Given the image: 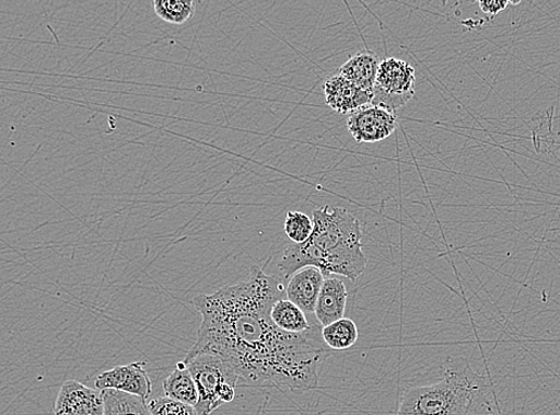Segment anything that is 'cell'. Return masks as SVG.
<instances>
[{
    "instance_id": "4fadbf2b",
    "label": "cell",
    "mask_w": 560,
    "mask_h": 415,
    "mask_svg": "<svg viewBox=\"0 0 560 415\" xmlns=\"http://www.w3.org/2000/svg\"><path fill=\"white\" fill-rule=\"evenodd\" d=\"M163 391L167 397L194 407L198 405V388L185 361L178 362L176 369L168 374L163 383Z\"/></svg>"
},
{
    "instance_id": "ac0fdd59",
    "label": "cell",
    "mask_w": 560,
    "mask_h": 415,
    "mask_svg": "<svg viewBox=\"0 0 560 415\" xmlns=\"http://www.w3.org/2000/svg\"><path fill=\"white\" fill-rule=\"evenodd\" d=\"M314 219L301 211H290L285 216V235L295 244L305 243L314 232Z\"/></svg>"
},
{
    "instance_id": "d6986e66",
    "label": "cell",
    "mask_w": 560,
    "mask_h": 415,
    "mask_svg": "<svg viewBox=\"0 0 560 415\" xmlns=\"http://www.w3.org/2000/svg\"><path fill=\"white\" fill-rule=\"evenodd\" d=\"M149 408L152 415H198L194 406L167 396L152 400Z\"/></svg>"
},
{
    "instance_id": "ba28073f",
    "label": "cell",
    "mask_w": 560,
    "mask_h": 415,
    "mask_svg": "<svg viewBox=\"0 0 560 415\" xmlns=\"http://www.w3.org/2000/svg\"><path fill=\"white\" fill-rule=\"evenodd\" d=\"M55 415H104L102 392L81 382H65L57 397Z\"/></svg>"
},
{
    "instance_id": "7c38bea8",
    "label": "cell",
    "mask_w": 560,
    "mask_h": 415,
    "mask_svg": "<svg viewBox=\"0 0 560 415\" xmlns=\"http://www.w3.org/2000/svg\"><path fill=\"white\" fill-rule=\"evenodd\" d=\"M381 62L372 51L363 50L345 62L338 73L358 87L373 92Z\"/></svg>"
},
{
    "instance_id": "6da1fadb",
    "label": "cell",
    "mask_w": 560,
    "mask_h": 415,
    "mask_svg": "<svg viewBox=\"0 0 560 415\" xmlns=\"http://www.w3.org/2000/svg\"><path fill=\"white\" fill-rule=\"evenodd\" d=\"M284 293L280 277L254 266L249 279L194 297L191 303L202 322L186 358L219 356L250 385L285 388L293 393L318 388L319 366L331 349L317 327L291 334L272 322L271 309Z\"/></svg>"
},
{
    "instance_id": "277c9868",
    "label": "cell",
    "mask_w": 560,
    "mask_h": 415,
    "mask_svg": "<svg viewBox=\"0 0 560 415\" xmlns=\"http://www.w3.org/2000/svg\"><path fill=\"white\" fill-rule=\"evenodd\" d=\"M195 384L199 392V402L195 406L198 415H211L215 410L230 404L236 396L240 376L219 356L203 354L186 358Z\"/></svg>"
},
{
    "instance_id": "7a4b0ae2",
    "label": "cell",
    "mask_w": 560,
    "mask_h": 415,
    "mask_svg": "<svg viewBox=\"0 0 560 415\" xmlns=\"http://www.w3.org/2000/svg\"><path fill=\"white\" fill-rule=\"evenodd\" d=\"M315 229L302 244L292 243L278 265L282 279L298 270L317 267L325 278L332 275L357 281L366 270L359 220L342 207L324 206L312 215Z\"/></svg>"
},
{
    "instance_id": "9a60e30c",
    "label": "cell",
    "mask_w": 560,
    "mask_h": 415,
    "mask_svg": "<svg viewBox=\"0 0 560 415\" xmlns=\"http://www.w3.org/2000/svg\"><path fill=\"white\" fill-rule=\"evenodd\" d=\"M104 401V415H152L147 400L122 392H102Z\"/></svg>"
},
{
    "instance_id": "2e32d148",
    "label": "cell",
    "mask_w": 560,
    "mask_h": 415,
    "mask_svg": "<svg viewBox=\"0 0 560 415\" xmlns=\"http://www.w3.org/2000/svg\"><path fill=\"white\" fill-rule=\"evenodd\" d=\"M322 339L335 351H343V349L353 347L359 341L357 323L347 318L334 322L329 326L323 327Z\"/></svg>"
},
{
    "instance_id": "30bf717a",
    "label": "cell",
    "mask_w": 560,
    "mask_h": 415,
    "mask_svg": "<svg viewBox=\"0 0 560 415\" xmlns=\"http://www.w3.org/2000/svg\"><path fill=\"white\" fill-rule=\"evenodd\" d=\"M325 277L317 267L298 270L285 285L288 300L301 308L306 314H315L318 297Z\"/></svg>"
},
{
    "instance_id": "5bb4252c",
    "label": "cell",
    "mask_w": 560,
    "mask_h": 415,
    "mask_svg": "<svg viewBox=\"0 0 560 415\" xmlns=\"http://www.w3.org/2000/svg\"><path fill=\"white\" fill-rule=\"evenodd\" d=\"M270 316L272 322L285 333L304 334L316 328L308 321L306 313L289 301L288 298L285 300L282 298V300L273 304Z\"/></svg>"
},
{
    "instance_id": "e0dca14e",
    "label": "cell",
    "mask_w": 560,
    "mask_h": 415,
    "mask_svg": "<svg viewBox=\"0 0 560 415\" xmlns=\"http://www.w3.org/2000/svg\"><path fill=\"white\" fill-rule=\"evenodd\" d=\"M152 8L161 20L175 25L187 23L197 12L194 0H154Z\"/></svg>"
},
{
    "instance_id": "52a82bcc",
    "label": "cell",
    "mask_w": 560,
    "mask_h": 415,
    "mask_svg": "<svg viewBox=\"0 0 560 415\" xmlns=\"http://www.w3.org/2000/svg\"><path fill=\"white\" fill-rule=\"evenodd\" d=\"M98 391H113L149 399L152 394V382L145 370V362H130L128 366L116 367L103 372L95 381Z\"/></svg>"
},
{
    "instance_id": "5b68a950",
    "label": "cell",
    "mask_w": 560,
    "mask_h": 415,
    "mask_svg": "<svg viewBox=\"0 0 560 415\" xmlns=\"http://www.w3.org/2000/svg\"><path fill=\"white\" fill-rule=\"evenodd\" d=\"M415 84L416 72L408 61L387 58L377 71L372 105L396 113L413 99Z\"/></svg>"
},
{
    "instance_id": "8fae6325",
    "label": "cell",
    "mask_w": 560,
    "mask_h": 415,
    "mask_svg": "<svg viewBox=\"0 0 560 415\" xmlns=\"http://www.w3.org/2000/svg\"><path fill=\"white\" fill-rule=\"evenodd\" d=\"M347 301L345 281L337 277L325 278L315 311V316L323 327L345 319Z\"/></svg>"
},
{
    "instance_id": "3957f363",
    "label": "cell",
    "mask_w": 560,
    "mask_h": 415,
    "mask_svg": "<svg viewBox=\"0 0 560 415\" xmlns=\"http://www.w3.org/2000/svg\"><path fill=\"white\" fill-rule=\"evenodd\" d=\"M485 380L470 366L451 368L444 380L402 394L397 415H465L483 393Z\"/></svg>"
},
{
    "instance_id": "ffe728a7",
    "label": "cell",
    "mask_w": 560,
    "mask_h": 415,
    "mask_svg": "<svg viewBox=\"0 0 560 415\" xmlns=\"http://www.w3.org/2000/svg\"><path fill=\"white\" fill-rule=\"evenodd\" d=\"M511 4L512 2H505V0L504 2H502V0H483V2L478 3L480 10L490 18L498 16L508 5Z\"/></svg>"
},
{
    "instance_id": "9c48e42d",
    "label": "cell",
    "mask_w": 560,
    "mask_h": 415,
    "mask_svg": "<svg viewBox=\"0 0 560 415\" xmlns=\"http://www.w3.org/2000/svg\"><path fill=\"white\" fill-rule=\"evenodd\" d=\"M323 92L325 102L335 112L347 114L353 113L364 106L372 105L373 92L364 90L346 77L337 73L324 83Z\"/></svg>"
},
{
    "instance_id": "8992f818",
    "label": "cell",
    "mask_w": 560,
    "mask_h": 415,
    "mask_svg": "<svg viewBox=\"0 0 560 415\" xmlns=\"http://www.w3.org/2000/svg\"><path fill=\"white\" fill-rule=\"evenodd\" d=\"M398 126L396 113L369 105L348 115L347 128L361 145H372L393 136Z\"/></svg>"
}]
</instances>
